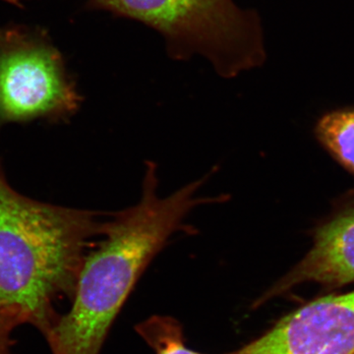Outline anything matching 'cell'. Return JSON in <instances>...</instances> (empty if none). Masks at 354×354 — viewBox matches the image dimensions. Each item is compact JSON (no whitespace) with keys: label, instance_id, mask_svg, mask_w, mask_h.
I'll return each mask as SVG.
<instances>
[{"label":"cell","instance_id":"7","mask_svg":"<svg viewBox=\"0 0 354 354\" xmlns=\"http://www.w3.org/2000/svg\"><path fill=\"white\" fill-rule=\"evenodd\" d=\"M315 132L333 158L354 174V109L326 114L317 123Z\"/></svg>","mask_w":354,"mask_h":354},{"label":"cell","instance_id":"5","mask_svg":"<svg viewBox=\"0 0 354 354\" xmlns=\"http://www.w3.org/2000/svg\"><path fill=\"white\" fill-rule=\"evenodd\" d=\"M234 354H354V290L310 302Z\"/></svg>","mask_w":354,"mask_h":354},{"label":"cell","instance_id":"2","mask_svg":"<svg viewBox=\"0 0 354 354\" xmlns=\"http://www.w3.org/2000/svg\"><path fill=\"white\" fill-rule=\"evenodd\" d=\"M104 225L94 212L23 196L0 165V310L46 334L58 317L55 301L73 295L88 244Z\"/></svg>","mask_w":354,"mask_h":354},{"label":"cell","instance_id":"3","mask_svg":"<svg viewBox=\"0 0 354 354\" xmlns=\"http://www.w3.org/2000/svg\"><path fill=\"white\" fill-rule=\"evenodd\" d=\"M86 6L152 28L172 58L202 55L225 78L265 59L259 16L232 0H87Z\"/></svg>","mask_w":354,"mask_h":354},{"label":"cell","instance_id":"6","mask_svg":"<svg viewBox=\"0 0 354 354\" xmlns=\"http://www.w3.org/2000/svg\"><path fill=\"white\" fill-rule=\"evenodd\" d=\"M304 281L328 286L354 283V201L317 228L313 246L281 286Z\"/></svg>","mask_w":354,"mask_h":354},{"label":"cell","instance_id":"1","mask_svg":"<svg viewBox=\"0 0 354 354\" xmlns=\"http://www.w3.org/2000/svg\"><path fill=\"white\" fill-rule=\"evenodd\" d=\"M208 177L186 184L169 196L158 194L157 165L147 164L141 199L106 221L104 239L87 253L77 278L73 304L44 335L53 354H99L114 319L147 266L197 206ZM187 230V228H186Z\"/></svg>","mask_w":354,"mask_h":354},{"label":"cell","instance_id":"9","mask_svg":"<svg viewBox=\"0 0 354 354\" xmlns=\"http://www.w3.org/2000/svg\"><path fill=\"white\" fill-rule=\"evenodd\" d=\"M13 26H7V27L0 28V43L6 41L9 36H10L11 32H12Z\"/></svg>","mask_w":354,"mask_h":354},{"label":"cell","instance_id":"8","mask_svg":"<svg viewBox=\"0 0 354 354\" xmlns=\"http://www.w3.org/2000/svg\"><path fill=\"white\" fill-rule=\"evenodd\" d=\"M137 332L156 354H202L185 346L180 325L169 317H152L137 326Z\"/></svg>","mask_w":354,"mask_h":354},{"label":"cell","instance_id":"4","mask_svg":"<svg viewBox=\"0 0 354 354\" xmlns=\"http://www.w3.org/2000/svg\"><path fill=\"white\" fill-rule=\"evenodd\" d=\"M80 97L48 32L14 25L0 43V120L64 118Z\"/></svg>","mask_w":354,"mask_h":354}]
</instances>
